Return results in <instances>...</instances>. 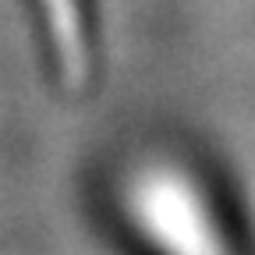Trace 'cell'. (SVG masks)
<instances>
[{"label":"cell","mask_w":255,"mask_h":255,"mask_svg":"<svg viewBox=\"0 0 255 255\" xmlns=\"http://www.w3.org/2000/svg\"><path fill=\"white\" fill-rule=\"evenodd\" d=\"M117 213L145 255H255L220 188L177 152H138L117 181Z\"/></svg>","instance_id":"obj_1"},{"label":"cell","mask_w":255,"mask_h":255,"mask_svg":"<svg viewBox=\"0 0 255 255\" xmlns=\"http://www.w3.org/2000/svg\"><path fill=\"white\" fill-rule=\"evenodd\" d=\"M21 4L53 78L71 92L89 89L100 71L103 50L100 0H21Z\"/></svg>","instance_id":"obj_2"}]
</instances>
